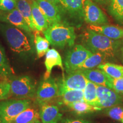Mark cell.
I'll return each mask as SVG.
<instances>
[{
	"mask_svg": "<svg viewBox=\"0 0 123 123\" xmlns=\"http://www.w3.org/2000/svg\"><path fill=\"white\" fill-rule=\"evenodd\" d=\"M96 107L100 108H108L123 103V98L112 89L107 86L97 85Z\"/></svg>",
	"mask_w": 123,
	"mask_h": 123,
	"instance_id": "obj_7",
	"label": "cell"
},
{
	"mask_svg": "<svg viewBox=\"0 0 123 123\" xmlns=\"http://www.w3.org/2000/svg\"><path fill=\"white\" fill-rule=\"evenodd\" d=\"M59 96L58 82L53 78L44 79L40 83L36 91V99L38 104L49 102Z\"/></svg>",
	"mask_w": 123,
	"mask_h": 123,
	"instance_id": "obj_10",
	"label": "cell"
},
{
	"mask_svg": "<svg viewBox=\"0 0 123 123\" xmlns=\"http://www.w3.org/2000/svg\"><path fill=\"white\" fill-rule=\"evenodd\" d=\"M34 42L38 57H42L49 50V47L50 43L46 38H43L41 36L38 34V31H36V34H35Z\"/></svg>",
	"mask_w": 123,
	"mask_h": 123,
	"instance_id": "obj_28",
	"label": "cell"
},
{
	"mask_svg": "<svg viewBox=\"0 0 123 123\" xmlns=\"http://www.w3.org/2000/svg\"><path fill=\"white\" fill-rule=\"evenodd\" d=\"M88 29L101 34L111 39L115 40L123 39V27L106 24L100 26L90 25Z\"/></svg>",
	"mask_w": 123,
	"mask_h": 123,
	"instance_id": "obj_15",
	"label": "cell"
},
{
	"mask_svg": "<svg viewBox=\"0 0 123 123\" xmlns=\"http://www.w3.org/2000/svg\"><path fill=\"white\" fill-rule=\"evenodd\" d=\"M88 80L78 70L68 74V76L63 78L58 83L59 86V96L63 92L68 90H83L85 88Z\"/></svg>",
	"mask_w": 123,
	"mask_h": 123,
	"instance_id": "obj_9",
	"label": "cell"
},
{
	"mask_svg": "<svg viewBox=\"0 0 123 123\" xmlns=\"http://www.w3.org/2000/svg\"><path fill=\"white\" fill-rule=\"evenodd\" d=\"M30 123H41V121L40 120H37V121H33V122H31Z\"/></svg>",
	"mask_w": 123,
	"mask_h": 123,
	"instance_id": "obj_36",
	"label": "cell"
},
{
	"mask_svg": "<svg viewBox=\"0 0 123 123\" xmlns=\"http://www.w3.org/2000/svg\"><path fill=\"white\" fill-rule=\"evenodd\" d=\"M47 1H50V2L56 5H58L59 4V0H47Z\"/></svg>",
	"mask_w": 123,
	"mask_h": 123,
	"instance_id": "obj_34",
	"label": "cell"
},
{
	"mask_svg": "<svg viewBox=\"0 0 123 123\" xmlns=\"http://www.w3.org/2000/svg\"><path fill=\"white\" fill-rule=\"evenodd\" d=\"M15 0H0V10L10 12L16 8Z\"/></svg>",
	"mask_w": 123,
	"mask_h": 123,
	"instance_id": "obj_32",
	"label": "cell"
},
{
	"mask_svg": "<svg viewBox=\"0 0 123 123\" xmlns=\"http://www.w3.org/2000/svg\"><path fill=\"white\" fill-rule=\"evenodd\" d=\"M84 0H59V4L63 11L70 17L81 19L83 17Z\"/></svg>",
	"mask_w": 123,
	"mask_h": 123,
	"instance_id": "obj_13",
	"label": "cell"
},
{
	"mask_svg": "<svg viewBox=\"0 0 123 123\" xmlns=\"http://www.w3.org/2000/svg\"><path fill=\"white\" fill-rule=\"evenodd\" d=\"M98 1H100V0H98Z\"/></svg>",
	"mask_w": 123,
	"mask_h": 123,
	"instance_id": "obj_40",
	"label": "cell"
},
{
	"mask_svg": "<svg viewBox=\"0 0 123 123\" xmlns=\"http://www.w3.org/2000/svg\"><path fill=\"white\" fill-rule=\"evenodd\" d=\"M2 19L4 21L13 25L15 27L26 31V32L30 33L32 31L24 17L17 8L9 12L4 17L2 18Z\"/></svg>",
	"mask_w": 123,
	"mask_h": 123,
	"instance_id": "obj_16",
	"label": "cell"
},
{
	"mask_svg": "<svg viewBox=\"0 0 123 123\" xmlns=\"http://www.w3.org/2000/svg\"><path fill=\"white\" fill-rule=\"evenodd\" d=\"M121 55H122V58H123V44L121 47Z\"/></svg>",
	"mask_w": 123,
	"mask_h": 123,
	"instance_id": "obj_35",
	"label": "cell"
},
{
	"mask_svg": "<svg viewBox=\"0 0 123 123\" xmlns=\"http://www.w3.org/2000/svg\"><path fill=\"white\" fill-rule=\"evenodd\" d=\"M40 119L42 123H58L62 120V114L58 106L44 102L39 103Z\"/></svg>",
	"mask_w": 123,
	"mask_h": 123,
	"instance_id": "obj_11",
	"label": "cell"
},
{
	"mask_svg": "<svg viewBox=\"0 0 123 123\" xmlns=\"http://www.w3.org/2000/svg\"><path fill=\"white\" fill-rule=\"evenodd\" d=\"M10 86L6 80H0V101L7 99L10 96Z\"/></svg>",
	"mask_w": 123,
	"mask_h": 123,
	"instance_id": "obj_31",
	"label": "cell"
},
{
	"mask_svg": "<svg viewBox=\"0 0 123 123\" xmlns=\"http://www.w3.org/2000/svg\"><path fill=\"white\" fill-rule=\"evenodd\" d=\"M32 17L34 24L37 31L43 32L48 28L49 26L48 21L35 0H33L32 4Z\"/></svg>",
	"mask_w": 123,
	"mask_h": 123,
	"instance_id": "obj_19",
	"label": "cell"
},
{
	"mask_svg": "<svg viewBox=\"0 0 123 123\" xmlns=\"http://www.w3.org/2000/svg\"><path fill=\"white\" fill-rule=\"evenodd\" d=\"M98 68L104 71L111 78L118 79L123 77V66L111 63H103L98 66Z\"/></svg>",
	"mask_w": 123,
	"mask_h": 123,
	"instance_id": "obj_21",
	"label": "cell"
},
{
	"mask_svg": "<svg viewBox=\"0 0 123 123\" xmlns=\"http://www.w3.org/2000/svg\"><path fill=\"white\" fill-rule=\"evenodd\" d=\"M121 121H122V123H123V119H122V120H121Z\"/></svg>",
	"mask_w": 123,
	"mask_h": 123,
	"instance_id": "obj_38",
	"label": "cell"
},
{
	"mask_svg": "<svg viewBox=\"0 0 123 123\" xmlns=\"http://www.w3.org/2000/svg\"><path fill=\"white\" fill-rule=\"evenodd\" d=\"M83 16L86 22L90 25L100 26L108 22L104 12L92 0H84Z\"/></svg>",
	"mask_w": 123,
	"mask_h": 123,
	"instance_id": "obj_8",
	"label": "cell"
},
{
	"mask_svg": "<svg viewBox=\"0 0 123 123\" xmlns=\"http://www.w3.org/2000/svg\"><path fill=\"white\" fill-rule=\"evenodd\" d=\"M120 94H121V95H123V93H120Z\"/></svg>",
	"mask_w": 123,
	"mask_h": 123,
	"instance_id": "obj_39",
	"label": "cell"
},
{
	"mask_svg": "<svg viewBox=\"0 0 123 123\" xmlns=\"http://www.w3.org/2000/svg\"><path fill=\"white\" fill-rule=\"evenodd\" d=\"M97 84L88 80L83 90V101L93 106L97 103Z\"/></svg>",
	"mask_w": 123,
	"mask_h": 123,
	"instance_id": "obj_25",
	"label": "cell"
},
{
	"mask_svg": "<svg viewBox=\"0 0 123 123\" xmlns=\"http://www.w3.org/2000/svg\"><path fill=\"white\" fill-rule=\"evenodd\" d=\"M111 1V0H100V1H104V2H109Z\"/></svg>",
	"mask_w": 123,
	"mask_h": 123,
	"instance_id": "obj_37",
	"label": "cell"
},
{
	"mask_svg": "<svg viewBox=\"0 0 123 123\" xmlns=\"http://www.w3.org/2000/svg\"><path fill=\"white\" fill-rule=\"evenodd\" d=\"M2 31L10 49L15 53H24L31 50L27 37L17 27L10 25L2 26Z\"/></svg>",
	"mask_w": 123,
	"mask_h": 123,
	"instance_id": "obj_5",
	"label": "cell"
},
{
	"mask_svg": "<svg viewBox=\"0 0 123 123\" xmlns=\"http://www.w3.org/2000/svg\"><path fill=\"white\" fill-rule=\"evenodd\" d=\"M33 0H17L16 8L26 21L31 30L37 31L34 24L32 17V4Z\"/></svg>",
	"mask_w": 123,
	"mask_h": 123,
	"instance_id": "obj_17",
	"label": "cell"
},
{
	"mask_svg": "<svg viewBox=\"0 0 123 123\" xmlns=\"http://www.w3.org/2000/svg\"><path fill=\"white\" fill-rule=\"evenodd\" d=\"M43 33L50 44L59 48L66 46L72 47L76 39L74 28L61 22L51 25Z\"/></svg>",
	"mask_w": 123,
	"mask_h": 123,
	"instance_id": "obj_2",
	"label": "cell"
},
{
	"mask_svg": "<svg viewBox=\"0 0 123 123\" xmlns=\"http://www.w3.org/2000/svg\"><path fill=\"white\" fill-rule=\"evenodd\" d=\"M83 43L92 53H100L106 60H115L121 52L122 39H112L105 35L88 29L83 37Z\"/></svg>",
	"mask_w": 123,
	"mask_h": 123,
	"instance_id": "obj_1",
	"label": "cell"
},
{
	"mask_svg": "<svg viewBox=\"0 0 123 123\" xmlns=\"http://www.w3.org/2000/svg\"><path fill=\"white\" fill-rule=\"evenodd\" d=\"M31 104L30 99H11L0 101V123H12L15 117Z\"/></svg>",
	"mask_w": 123,
	"mask_h": 123,
	"instance_id": "obj_3",
	"label": "cell"
},
{
	"mask_svg": "<svg viewBox=\"0 0 123 123\" xmlns=\"http://www.w3.org/2000/svg\"><path fill=\"white\" fill-rule=\"evenodd\" d=\"M83 90H68L63 92L59 96L61 97L62 103L67 105L79 101H83Z\"/></svg>",
	"mask_w": 123,
	"mask_h": 123,
	"instance_id": "obj_24",
	"label": "cell"
},
{
	"mask_svg": "<svg viewBox=\"0 0 123 123\" xmlns=\"http://www.w3.org/2000/svg\"><path fill=\"white\" fill-rule=\"evenodd\" d=\"M67 106L78 115H83L101 110L99 107L91 105L84 101H76L69 104Z\"/></svg>",
	"mask_w": 123,
	"mask_h": 123,
	"instance_id": "obj_22",
	"label": "cell"
},
{
	"mask_svg": "<svg viewBox=\"0 0 123 123\" xmlns=\"http://www.w3.org/2000/svg\"><path fill=\"white\" fill-rule=\"evenodd\" d=\"M92 52L81 44H76L67 52L64 59V67L67 74L78 70L81 65L89 56Z\"/></svg>",
	"mask_w": 123,
	"mask_h": 123,
	"instance_id": "obj_6",
	"label": "cell"
},
{
	"mask_svg": "<svg viewBox=\"0 0 123 123\" xmlns=\"http://www.w3.org/2000/svg\"><path fill=\"white\" fill-rule=\"evenodd\" d=\"M12 70L2 46L0 44V78L7 80L12 75Z\"/></svg>",
	"mask_w": 123,
	"mask_h": 123,
	"instance_id": "obj_23",
	"label": "cell"
},
{
	"mask_svg": "<svg viewBox=\"0 0 123 123\" xmlns=\"http://www.w3.org/2000/svg\"><path fill=\"white\" fill-rule=\"evenodd\" d=\"M109 12L116 21L123 24V0H111Z\"/></svg>",
	"mask_w": 123,
	"mask_h": 123,
	"instance_id": "obj_27",
	"label": "cell"
},
{
	"mask_svg": "<svg viewBox=\"0 0 123 123\" xmlns=\"http://www.w3.org/2000/svg\"><path fill=\"white\" fill-rule=\"evenodd\" d=\"M80 70L88 80L97 85L107 87V75L102 70L95 68Z\"/></svg>",
	"mask_w": 123,
	"mask_h": 123,
	"instance_id": "obj_20",
	"label": "cell"
},
{
	"mask_svg": "<svg viewBox=\"0 0 123 123\" xmlns=\"http://www.w3.org/2000/svg\"><path fill=\"white\" fill-rule=\"evenodd\" d=\"M44 65L46 68V71L44 75V79H47L50 78L51 71L53 67L58 66L62 69V71H64V67L62 63L61 55L55 49H49L46 54Z\"/></svg>",
	"mask_w": 123,
	"mask_h": 123,
	"instance_id": "obj_14",
	"label": "cell"
},
{
	"mask_svg": "<svg viewBox=\"0 0 123 123\" xmlns=\"http://www.w3.org/2000/svg\"><path fill=\"white\" fill-rule=\"evenodd\" d=\"M40 120L39 109L35 105L31 104L20 113L12 123H30Z\"/></svg>",
	"mask_w": 123,
	"mask_h": 123,
	"instance_id": "obj_18",
	"label": "cell"
},
{
	"mask_svg": "<svg viewBox=\"0 0 123 123\" xmlns=\"http://www.w3.org/2000/svg\"><path fill=\"white\" fill-rule=\"evenodd\" d=\"M61 123H91V122L84 119L66 117L62 120Z\"/></svg>",
	"mask_w": 123,
	"mask_h": 123,
	"instance_id": "obj_33",
	"label": "cell"
},
{
	"mask_svg": "<svg viewBox=\"0 0 123 123\" xmlns=\"http://www.w3.org/2000/svg\"><path fill=\"white\" fill-rule=\"evenodd\" d=\"M106 61L105 58L100 53H93L79 66L78 70L92 69L103 63Z\"/></svg>",
	"mask_w": 123,
	"mask_h": 123,
	"instance_id": "obj_26",
	"label": "cell"
},
{
	"mask_svg": "<svg viewBox=\"0 0 123 123\" xmlns=\"http://www.w3.org/2000/svg\"><path fill=\"white\" fill-rule=\"evenodd\" d=\"M107 87L112 89L120 94L123 93V77L118 79H114L107 75Z\"/></svg>",
	"mask_w": 123,
	"mask_h": 123,
	"instance_id": "obj_30",
	"label": "cell"
},
{
	"mask_svg": "<svg viewBox=\"0 0 123 123\" xmlns=\"http://www.w3.org/2000/svg\"><path fill=\"white\" fill-rule=\"evenodd\" d=\"M38 6L48 21L49 26L51 25L60 23L62 21V15L59 7L57 5L47 0H36Z\"/></svg>",
	"mask_w": 123,
	"mask_h": 123,
	"instance_id": "obj_12",
	"label": "cell"
},
{
	"mask_svg": "<svg viewBox=\"0 0 123 123\" xmlns=\"http://www.w3.org/2000/svg\"><path fill=\"white\" fill-rule=\"evenodd\" d=\"M105 114L113 120L121 121L123 119V107L119 106L108 108L105 111Z\"/></svg>",
	"mask_w": 123,
	"mask_h": 123,
	"instance_id": "obj_29",
	"label": "cell"
},
{
	"mask_svg": "<svg viewBox=\"0 0 123 123\" xmlns=\"http://www.w3.org/2000/svg\"><path fill=\"white\" fill-rule=\"evenodd\" d=\"M10 95L17 99L33 98L36 95L35 84L29 76L22 75L13 78L9 81Z\"/></svg>",
	"mask_w": 123,
	"mask_h": 123,
	"instance_id": "obj_4",
	"label": "cell"
}]
</instances>
